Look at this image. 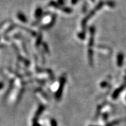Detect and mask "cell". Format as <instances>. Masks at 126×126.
Returning <instances> with one entry per match:
<instances>
[{"mask_svg": "<svg viewBox=\"0 0 126 126\" xmlns=\"http://www.w3.org/2000/svg\"><path fill=\"white\" fill-rule=\"evenodd\" d=\"M18 16L19 19L21 20V21H22V22H25V21H26V18H25V16L23 15L22 14L18 13Z\"/></svg>", "mask_w": 126, "mask_h": 126, "instance_id": "6da1fadb", "label": "cell"}, {"mask_svg": "<svg viewBox=\"0 0 126 126\" xmlns=\"http://www.w3.org/2000/svg\"><path fill=\"white\" fill-rule=\"evenodd\" d=\"M2 87H3V83H0V89H1Z\"/></svg>", "mask_w": 126, "mask_h": 126, "instance_id": "7a4b0ae2", "label": "cell"}]
</instances>
